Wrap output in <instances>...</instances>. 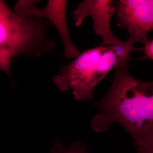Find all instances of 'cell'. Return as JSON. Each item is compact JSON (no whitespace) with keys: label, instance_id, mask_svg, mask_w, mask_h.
<instances>
[{"label":"cell","instance_id":"cell-4","mask_svg":"<svg viewBox=\"0 0 153 153\" xmlns=\"http://www.w3.org/2000/svg\"><path fill=\"white\" fill-rule=\"evenodd\" d=\"M115 16L117 26L126 29L134 42L148 43V32L153 28V1H118Z\"/></svg>","mask_w":153,"mask_h":153},{"label":"cell","instance_id":"cell-9","mask_svg":"<svg viewBox=\"0 0 153 153\" xmlns=\"http://www.w3.org/2000/svg\"><path fill=\"white\" fill-rule=\"evenodd\" d=\"M138 153H153V144L136 148Z\"/></svg>","mask_w":153,"mask_h":153},{"label":"cell","instance_id":"cell-6","mask_svg":"<svg viewBox=\"0 0 153 153\" xmlns=\"http://www.w3.org/2000/svg\"><path fill=\"white\" fill-rule=\"evenodd\" d=\"M116 1L85 0L73 11V16L76 27L81 26L86 16L93 20V31L102 39L101 45H115L123 42L117 38L111 31L110 21L116 10Z\"/></svg>","mask_w":153,"mask_h":153},{"label":"cell","instance_id":"cell-1","mask_svg":"<svg viewBox=\"0 0 153 153\" xmlns=\"http://www.w3.org/2000/svg\"><path fill=\"white\" fill-rule=\"evenodd\" d=\"M130 56L116 66L108 91L95 102L100 111L92 119L95 131H107L113 123L123 126L134 138L136 148L153 144V82L135 78L129 71Z\"/></svg>","mask_w":153,"mask_h":153},{"label":"cell","instance_id":"cell-7","mask_svg":"<svg viewBox=\"0 0 153 153\" xmlns=\"http://www.w3.org/2000/svg\"><path fill=\"white\" fill-rule=\"evenodd\" d=\"M52 153H87V151L83 145L80 143H76L68 146L57 143Z\"/></svg>","mask_w":153,"mask_h":153},{"label":"cell","instance_id":"cell-8","mask_svg":"<svg viewBox=\"0 0 153 153\" xmlns=\"http://www.w3.org/2000/svg\"><path fill=\"white\" fill-rule=\"evenodd\" d=\"M143 53L145 55L143 57L140 59H150L153 60V40H150L148 43L145 44L143 47L141 48Z\"/></svg>","mask_w":153,"mask_h":153},{"label":"cell","instance_id":"cell-5","mask_svg":"<svg viewBox=\"0 0 153 153\" xmlns=\"http://www.w3.org/2000/svg\"><path fill=\"white\" fill-rule=\"evenodd\" d=\"M37 1H19L15 7L17 13L46 18L55 26L64 44L63 57L75 59L80 52L71 41L66 22V10L67 1L49 0L47 6L40 9L35 6Z\"/></svg>","mask_w":153,"mask_h":153},{"label":"cell","instance_id":"cell-2","mask_svg":"<svg viewBox=\"0 0 153 153\" xmlns=\"http://www.w3.org/2000/svg\"><path fill=\"white\" fill-rule=\"evenodd\" d=\"M129 37L121 44L101 45L80 53L74 60L61 67L53 78L61 91L71 90L77 100L89 101L93 99V90L109 71L131 52L141 51L134 47Z\"/></svg>","mask_w":153,"mask_h":153},{"label":"cell","instance_id":"cell-3","mask_svg":"<svg viewBox=\"0 0 153 153\" xmlns=\"http://www.w3.org/2000/svg\"><path fill=\"white\" fill-rule=\"evenodd\" d=\"M51 25L44 18L13 11L0 1V72L10 76L14 58L40 56L55 48V41L47 36Z\"/></svg>","mask_w":153,"mask_h":153}]
</instances>
